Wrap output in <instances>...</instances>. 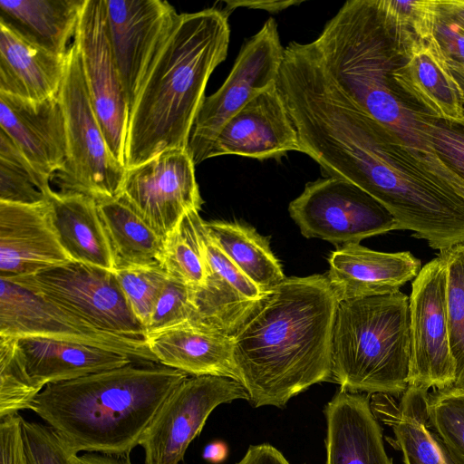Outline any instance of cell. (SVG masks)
Here are the masks:
<instances>
[{
    "label": "cell",
    "instance_id": "obj_34",
    "mask_svg": "<svg viewBox=\"0 0 464 464\" xmlns=\"http://www.w3.org/2000/svg\"><path fill=\"white\" fill-rule=\"evenodd\" d=\"M429 430L445 464H464V391L454 387L429 393Z\"/></svg>",
    "mask_w": 464,
    "mask_h": 464
},
{
    "label": "cell",
    "instance_id": "obj_7",
    "mask_svg": "<svg viewBox=\"0 0 464 464\" xmlns=\"http://www.w3.org/2000/svg\"><path fill=\"white\" fill-rule=\"evenodd\" d=\"M67 139V158L55 174L60 192L79 193L96 201L121 196L126 167L111 153L94 112L78 49L67 53L59 92Z\"/></svg>",
    "mask_w": 464,
    "mask_h": 464
},
{
    "label": "cell",
    "instance_id": "obj_43",
    "mask_svg": "<svg viewBox=\"0 0 464 464\" xmlns=\"http://www.w3.org/2000/svg\"><path fill=\"white\" fill-rule=\"evenodd\" d=\"M303 1H276V0H265V1H253V0H240V1H226V10H232L237 7H246L249 9H260L269 13H278L292 5H301Z\"/></svg>",
    "mask_w": 464,
    "mask_h": 464
},
{
    "label": "cell",
    "instance_id": "obj_5",
    "mask_svg": "<svg viewBox=\"0 0 464 464\" xmlns=\"http://www.w3.org/2000/svg\"><path fill=\"white\" fill-rule=\"evenodd\" d=\"M311 44L333 81L351 100L408 146L434 151L416 116L402 101L392 72L401 57L388 38L373 0H349Z\"/></svg>",
    "mask_w": 464,
    "mask_h": 464
},
{
    "label": "cell",
    "instance_id": "obj_14",
    "mask_svg": "<svg viewBox=\"0 0 464 464\" xmlns=\"http://www.w3.org/2000/svg\"><path fill=\"white\" fill-rule=\"evenodd\" d=\"M187 150H165L127 169L121 196L163 240L179 220L203 204Z\"/></svg>",
    "mask_w": 464,
    "mask_h": 464
},
{
    "label": "cell",
    "instance_id": "obj_26",
    "mask_svg": "<svg viewBox=\"0 0 464 464\" xmlns=\"http://www.w3.org/2000/svg\"><path fill=\"white\" fill-rule=\"evenodd\" d=\"M51 218L72 261L115 271L112 249L95 199L79 193L52 191Z\"/></svg>",
    "mask_w": 464,
    "mask_h": 464
},
{
    "label": "cell",
    "instance_id": "obj_44",
    "mask_svg": "<svg viewBox=\"0 0 464 464\" xmlns=\"http://www.w3.org/2000/svg\"><path fill=\"white\" fill-rule=\"evenodd\" d=\"M438 16L464 33V0H438Z\"/></svg>",
    "mask_w": 464,
    "mask_h": 464
},
{
    "label": "cell",
    "instance_id": "obj_4",
    "mask_svg": "<svg viewBox=\"0 0 464 464\" xmlns=\"http://www.w3.org/2000/svg\"><path fill=\"white\" fill-rule=\"evenodd\" d=\"M347 180L379 201L399 229L437 250L464 243V199L408 146L373 119L353 142Z\"/></svg>",
    "mask_w": 464,
    "mask_h": 464
},
{
    "label": "cell",
    "instance_id": "obj_15",
    "mask_svg": "<svg viewBox=\"0 0 464 464\" xmlns=\"http://www.w3.org/2000/svg\"><path fill=\"white\" fill-rule=\"evenodd\" d=\"M445 267L437 256L421 267L409 296L410 385L429 390L451 387V356L445 304Z\"/></svg>",
    "mask_w": 464,
    "mask_h": 464
},
{
    "label": "cell",
    "instance_id": "obj_3",
    "mask_svg": "<svg viewBox=\"0 0 464 464\" xmlns=\"http://www.w3.org/2000/svg\"><path fill=\"white\" fill-rule=\"evenodd\" d=\"M151 362L47 384L30 409L75 453L130 456L166 399L188 377Z\"/></svg>",
    "mask_w": 464,
    "mask_h": 464
},
{
    "label": "cell",
    "instance_id": "obj_27",
    "mask_svg": "<svg viewBox=\"0 0 464 464\" xmlns=\"http://www.w3.org/2000/svg\"><path fill=\"white\" fill-rule=\"evenodd\" d=\"M85 0H0V23L27 42L66 55Z\"/></svg>",
    "mask_w": 464,
    "mask_h": 464
},
{
    "label": "cell",
    "instance_id": "obj_21",
    "mask_svg": "<svg viewBox=\"0 0 464 464\" xmlns=\"http://www.w3.org/2000/svg\"><path fill=\"white\" fill-rule=\"evenodd\" d=\"M392 80L432 117L454 126L464 123V92L435 36L401 58Z\"/></svg>",
    "mask_w": 464,
    "mask_h": 464
},
{
    "label": "cell",
    "instance_id": "obj_8",
    "mask_svg": "<svg viewBox=\"0 0 464 464\" xmlns=\"http://www.w3.org/2000/svg\"><path fill=\"white\" fill-rule=\"evenodd\" d=\"M288 211L304 237L320 238L336 247L399 229L395 218L379 201L336 177L307 183L290 202Z\"/></svg>",
    "mask_w": 464,
    "mask_h": 464
},
{
    "label": "cell",
    "instance_id": "obj_30",
    "mask_svg": "<svg viewBox=\"0 0 464 464\" xmlns=\"http://www.w3.org/2000/svg\"><path fill=\"white\" fill-rule=\"evenodd\" d=\"M205 227L222 251L262 291L266 293L285 279L269 237L237 221H205Z\"/></svg>",
    "mask_w": 464,
    "mask_h": 464
},
{
    "label": "cell",
    "instance_id": "obj_28",
    "mask_svg": "<svg viewBox=\"0 0 464 464\" xmlns=\"http://www.w3.org/2000/svg\"><path fill=\"white\" fill-rule=\"evenodd\" d=\"M428 390L409 386L400 401L382 393L370 396L378 420L392 428L405 464H445L429 430Z\"/></svg>",
    "mask_w": 464,
    "mask_h": 464
},
{
    "label": "cell",
    "instance_id": "obj_16",
    "mask_svg": "<svg viewBox=\"0 0 464 464\" xmlns=\"http://www.w3.org/2000/svg\"><path fill=\"white\" fill-rule=\"evenodd\" d=\"M108 36L130 110L179 15L162 0H104Z\"/></svg>",
    "mask_w": 464,
    "mask_h": 464
},
{
    "label": "cell",
    "instance_id": "obj_25",
    "mask_svg": "<svg viewBox=\"0 0 464 464\" xmlns=\"http://www.w3.org/2000/svg\"><path fill=\"white\" fill-rule=\"evenodd\" d=\"M66 55L40 48L0 23V92L32 102L57 96Z\"/></svg>",
    "mask_w": 464,
    "mask_h": 464
},
{
    "label": "cell",
    "instance_id": "obj_17",
    "mask_svg": "<svg viewBox=\"0 0 464 464\" xmlns=\"http://www.w3.org/2000/svg\"><path fill=\"white\" fill-rule=\"evenodd\" d=\"M303 152L277 84L260 92L234 114L212 142L207 160L237 155L259 160Z\"/></svg>",
    "mask_w": 464,
    "mask_h": 464
},
{
    "label": "cell",
    "instance_id": "obj_36",
    "mask_svg": "<svg viewBox=\"0 0 464 464\" xmlns=\"http://www.w3.org/2000/svg\"><path fill=\"white\" fill-rule=\"evenodd\" d=\"M37 394L25 372L16 338L0 335V419L29 410Z\"/></svg>",
    "mask_w": 464,
    "mask_h": 464
},
{
    "label": "cell",
    "instance_id": "obj_6",
    "mask_svg": "<svg viewBox=\"0 0 464 464\" xmlns=\"http://www.w3.org/2000/svg\"><path fill=\"white\" fill-rule=\"evenodd\" d=\"M409 296L401 291L340 301L332 337V382L340 389L402 395L410 385Z\"/></svg>",
    "mask_w": 464,
    "mask_h": 464
},
{
    "label": "cell",
    "instance_id": "obj_2",
    "mask_svg": "<svg viewBox=\"0 0 464 464\" xmlns=\"http://www.w3.org/2000/svg\"><path fill=\"white\" fill-rule=\"evenodd\" d=\"M228 15L215 7L178 15L130 110L126 169L187 150L208 79L227 55Z\"/></svg>",
    "mask_w": 464,
    "mask_h": 464
},
{
    "label": "cell",
    "instance_id": "obj_33",
    "mask_svg": "<svg viewBox=\"0 0 464 464\" xmlns=\"http://www.w3.org/2000/svg\"><path fill=\"white\" fill-rule=\"evenodd\" d=\"M50 178L38 172L0 130V201L35 205L48 201Z\"/></svg>",
    "mask_w": 464,
    "mask_h": 464
},
{
    "label": "cell",
    "instance_id": "obj_1",
    "mask_svg": "<svg viewBox=\"0 0 464 464\" xmlns=\"http://www.w3.org/2000/svg\"><path fill=\"white\" fill-rule=\"evenodd\" d=\"M338 300L325 275L285 277L233 337L239 382L253 407L283 408L314 384L332 382Z\"/></svg>",
    "mask_w": 464,
    "mask_h": 464
},
{
    "label": "cell",
    "instance_id": "obj_37",
    "mask_svg": "<svg viewBox=\"0 0 464 464\" xmlns=\"http://www.w3.org/2000/svg\"><path fill=\"white\" fill-rule=\"evenodd\" d=\"M115 275L131 310L146 327L169 278L166 270L163 266L129 267L116 270Z\"/></svg>",
    "mask_w": 464,
    "mask_h": 464
},
{
    "label": "cell",
    "instance_id": "obj_38",
    "mask_svg": "<svg viewBox=\"0 0 464 464\" xmlns=\"http://www.w3.org/2000/svg\"><path fill=\"white\" fill-rule=\"evenodd\" d=\"M193 315L192 287L169 276L145 327L146 334L188 322Z\"/></svg>",
    "mask_w": 464,
    "mask_h": 464
},
{
    "label": "cell",
    "instance_id": "obj_9",
    "mask_svg": "<svg viewBox=\"0 0 464 464\" xmlns=\"http://www.w3.org/2000/svg\"><path fill=\"white\" fill-rule=\"evenodd\" d=\"M9 281L100 329L146 337L145 327L131 310L113 271L71 261Z\"/></svg>",
    "mask_w": 464,
    "mask_h": 464
},
{
    "label": "cell",
    "instance_id": "obj_40",
    "mask_svg": "<svg viewBox=\"0 0 464 464\" xmlns=\"http://www.w3.org/2000/svg\"><path fill=\"white\" fill-rule=\"evenodd\" d=\"M416 116L431 148L464 178V124L460 129L420 110H416Z\"/></svg>",
    "mask_w": 464,
    "mask_h": 464
},
{
    "label": "cell",
    "instance_id": "obj_41",
    "mask_svg": "<svg viewBox=\"0 0 464 464\" xmlns=\"http://www.w3.org/2000/svg\"><path fill=\"white\" fill-rule=\"evenodd\" d=\"M22 420L19 413L0 419V464H27Z\"/></svg>",
    "mask_w": 464,
    "mask_h": 464
},
{
    "label": "cell",
    "instance_id": "obj_46",
    "mask_svg": "<svg viewBox=\"0 0 464 464\" xmlns=\"http://www.w3.org/2000/svg\"><path fill=\"white\" fill-rule=\"evenodd\" d=\"M227 455V448L222 441H213L208 444L203 452V458L211 463L222 462Z\"/></svg>",
    "mask_w": 464,
    "mask_h": 464
},
{
    "label": "cell",
    "instance_id": "obj_18",
    "mask_svg": "<svg viewBox=\"0 0 464 464\" xmlns=\"http://www.w3.org/2000/svg\"><path fill=\"white\" fill-rule=\"evenodd\" d=\"M71 261L53 228L48 201H0V278L31 276Z\"/></svg>",
    "mask_w": 464,
    "mask_h": 464
},
{
    "label": "cell",
    "instance_id": "obj_31",
    "mask_svg": "<svg viewBox=\"0 0 464 464\" xmlns=\"http://www.w3.org/2000/svg\"><path fill=\"white\" fill-rule=\"evenodd\" d=\"M381 24L394 50L404 58L419 43L435 36L438 0H373Z\"/></svg>",
    "mask_w": 464,
    "mask_h": 464
},
{
    "label": "cell",
    "instance_id": "obj_24",
    "mask_svg": "<svg viewBox=\"0 0 464 464\" xmlns=\"http://www.w3.org/2000/svg\"><path fill=\"white\" fill-rule=\"evenodd\" d=\"M25 372L39 393L47 384L124 366L130 357L77 343L37 337L16 338Z\"/></svg>",
    "mask_w": 464,
    "mask_h": 464
},
{
    "label": "cell",
    "instance_id": "obj_22",
    "mask_svg": "<svg viewBox=\"0 0 464 464\" xmlns=\"http://www.w3.org/2000/svg\"><path fill=\"white\" fill-rule=\"evenodd\" d=\"M370 396L339 389L324 406L325 464H392Z\"/></svg>",
    "mask_w": 464,
    "mask_h": 464
},
{
    "label": "cell",
    "instance_id": "obj_39",
    "mask_svg": "<svg viewBox=\"0 0 464 464\" xmlns=\"http://www.w3.org/2000/svg\"><path fill=\"white\" fill-rule=\"evenodd\" d=\"M27 464H77L78 454L48 425L23 418Z\"/></svg>",
    "mask_w": 464,
    "mask_h": 464
},
{
    "label": "cell",
    "instance_id": "obj_23",
    "mask_svg": "<svg viewBox=\"0 0 464 464\" xmlns=\"http://www.w3.org/2000/svg\"><path fill=\"white\" fill-rule=\"evenodd\" d=\"M145 340L160 364L190 376L215 375L239 382L233 355V337L186 322L147 334Z\"/></svg>",
    "mask_w": 464,
    "mask_h": 464
},
{
    "label": "cell",
    "instance_id": "obj_19",
    "mask_svg": "<svg viewBox=\"0 0 464 464\" xmlns=\"http://www.w3.org/2000/svg\"><path fill=\"white\" fill-rule=\"evenodd\" d=\"M0 130L44 176L52 179L63 168L67 139L59 94L32 102L0 92Z\"/></svg>",
    "mask_w": 464,
    "mask_h": 464
},
{
    "label": "cell",
    "instance_id": "obj_45",
    "mask_svg": "<svg viewBox=\"0 0 464 464\" xmlns=\"http://www.w3.org/2000/svg\"><path fill=\"white\" fill-rule=\"evenodd\" d=\"M77 464H133L130 456L116 457L99 453H85L78 457Z\"/></svg>",
    "mask_w": 464,
    "mask_h": 464
},
{
    "label": "cell",
    "instance_id": "obj_11",
    "mask_svg": "<svg viewBox=\"0 0 464 464\" xmlns=\"http://www.w3.org/2000/svg\"><path fill=\"white\" fill-rule=\"evenodd\" d=\"M1 279L0 335L44 337L93 346L159 363L144 338L100 329L9 280Z\"/></svg>",
    "mask_w": 464,
    "mask_h": 464
},
{
    "label": "cell",
    "instance_id": "obj_29",
    "mask_svg": "<svg viewBox=\"0 0 464 464\" xmlns=\"http://www.w3.org/2000/svg\"><path fill=\"white\" fill-rule=\"evenodd\" d=\"M96 202L112 249L115 271L163 266L164 240L121 196Z\"/></svg>",
    "mask_w": 464,
    "mask_h": 464
},
{
    "label": "cell",
    "instance_id": "obj_20",
    "mask_svg": "<svg viewBox=\"0 0 464 464\" xmlns=\"http://www.w3.org/2000/svg\"><path fill=\"white\" fill-rule=\"evenodd\" d=\"M328 264L326 276L338 302L397 293L421 269L409 251L380 252L360 244L336 247Z\"/></svg>",
    "mask_w": 464,
    "mask_h": 464
},
{
    "label": "cell",
    "instance_id": "obj_35",
    "mask_svg": "<svg viewBox=\"0 0 464 464\" xmlns=\"http://www.w3.org/2000/svg\"><path fill=\"white\" fill-rule=\"evenodd\" d=\"M445 267L449 341L455 368L452 387L464 391V243L440 250Z\"/></svg>",
    "mask_w": 464,
    "mask_h": 464
},
{
    "label": "cell",
    "instance_id": "obj_32",
    "mask_svg": "<svg viewBox=\"0 0 464 464\" xmlns=\"http://www.w3.org/2000/svg\"><path fill=\"white\" fill-rule=\"evenodd\" d=\"M198 212H188L167 236L162 264L169 277L194 288L205 285L208 274L202 238L204 220Z\"/></svg>",
    "mask_w": 464,
    "mask_h": 464
},
{
    "label": "cell",
    "instance_id": "obj_13",
    "mask_svg": "<svg viewBox=\"0 0 464 464\" xmlns=\"http://www.w3.org/2000/svg\"><path fill=\"white\" fill-rule=\"evenodd\" d=\"M73 44L109 148L125 165L130 107L108 36L104 0H85Z\"/></svg>",
    "mask_w": 464,
    "mask_h": 464
},
{
    "label": "cell",
    "instance_id": "obj_12",
    "mask_svg": "<svg viewBox=\"0 0 464 464\" xmlns=\"http://www.w3.org/2000/svg\"><path fill=\"white\" fill-rule=\"evenodd\" d=\"M238 399L248 401V394L234 379L215 375L185 379L166 399L140 442L145 464H180L210 413Z\"/></svg>",
    "mask_w": 464,
    "mask_h": 464
},
{
    "label": "cell",
    "instance_id": "obj_42",
    "mask_svg": "<svg viewBox=\"0 0 464 464\" xmlns=\"http://www.w3.org/2000/svg\"><path fill=\"white\" fill-rule=\"evenodd\" d=\"M435 39L448 62L464 68V33L438 16Z\"/></svg>",
    "mask_w": 464,
    "mask_h": 464
},
{
    "label": "cell",
    "instance_id": "obj_10",
    "mask_svg": "<svg viewBox=\"0 0 464 464\" xmlns=\"http://www.w3.org/2000/svg\"><path fill=\"white\" fill-rule=\"evenodd\" d=\"M284 53L277 24L269 17L242 46L221 87L204 98L187 148L195 165L207 160L217 134L234 114L260 92L277 84Z\"/></svg>",
    "mask_w": 464,
    "mask_h": 464
}]
</instances>
